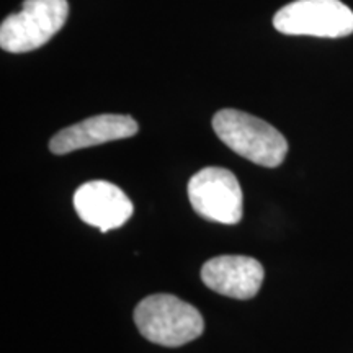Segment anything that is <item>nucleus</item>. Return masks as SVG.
Listing matches in <instances>:
<instances>
[{"mask_svg":"<svg viewBox=\"0 0 353 353\" xmlns=\"http://www.w3.org/2000/svg\"><path fill=\"white\" fill-rule=\"evenodd\" d=\"M216 136L241 157L262 167L283 164L288 143L276 128L252 114L224 108L214 114Z\"/></svg>","mask_w":353,"mask_h":353,"instance_id":"1","label":"nucleus"},{"mask_svg":"<svg viewBox=\"0 0 353 353\" xmlns=\"http://www.w3.org/2000/svg\"><path fill=\"white\" fill-rule=\"evenodd\" d=\"M134 324L143 337L162 347H182L205 330L200 311L174 294H152L134 309Z\"/></svg>","mask_w":353,"mask_h":353,"instance_id":"2","label":"nucleus"},{"mask_svg":"<svg viewBox=\"0 0 353 353\" xmlns=\"http://www.w3.org/2000/svg\"><path fill=\"white\" fill-rule=\"evenodd\" d=\"M68 17V0H25L0 25V48L13 54L38 50L63 30Z\"/></svg>","mask_w":353,"mask_h":353,"instance_id":"3","label":"nucleus"},{"mask_svg":"<svg viewBox=\"0 0 353 353\" xmlns=\"http://www.w3.org/2000/svg\"><path fill=\"white\" fill-rule=\"evenodd\" d=\"M188 198L201 218L221 224H237L244 211L239 180L231 170L206 167L190 179Z\"/></svg>","mask_w":353,"mask_h":353,"instance_id":"5","label":"nucleus"},{"mask_svg":"<svg viewBox=\"0 0 353 353\" xmlns=\"http://www.w3.org/2000/svg\"><path fill=\"white\" fill-rule=\"evenodd\" d=\"M273 26L293 37L343 38L353 33V12L341 0H294L275 13Z\"/></svg>","mask_w":353,"mask_h":353,"instance_id":"4","label":"nucleus"},{"mask_svg":"<svg viewBox=\"0 0 353 353\" xmlns=\"http://www.w3.org/2000/svg\"><path fill=\"white\" fill-rule=\"evenodd\" d=\"M201 280L210 290L234 299H250L263 281V267L245 255H221L203 265Z\"/></svg>","mask_w":353,"mask_h":353,"instance_id":"7","label":"nucleus"},{"mask_svg":"<svg viewBox=\"0 0 353 353\" xmlns=\"http://www.w3.org/2000/svg\"><path fill=\"white\" fill-rule=\"evenodd\" d=\"M74 208L79 218L101 232L121 228L132 214V203L117 185L94 180L74 193Z\"/></svg>","mask_w":353,"mask_h":353,"instance_id":"6","label":"nucleus"},{"mask_svg":"<svg viewBox=\"0 0 353 353\" xmlns=\"http://www.w3.org/2000/svg\"><path fill=\"white\" fill-rule=\"evenodd\" d=\"M138 130V123L128 114H97L56 132L50 141V149L52 154L63 156L92 145L131 138Z\"/></svg>","mask_w":353,"mask_h":353,"instance_id":"8","label":"nucleus"}]
</instances>
